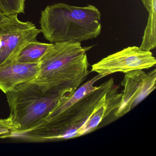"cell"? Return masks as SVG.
<instances>
[{"label":"cell","instance_id":"6da1fadb","mask_svg":"<svg viewBox=\"0 0 156 156\" xmlns=\"http://www.w3.org/2000/svg\"><path fill=\"white\" fill-rule=\"evenodd\" d=\"M89 49L78 42L52 43L39 63V74L32 82L45 91L70 97L91 73L87 55Z\"/></svg>","mask_w":156,"mask_h":156},{"label":"cell","instance_id":"ba28073f","mask_svg":"<svg viewBox=\"0 0 156 156\" xmlns=\"http://www.w3.org/2000/svg\"><path fill=\"white\" fill-rule=\"evenodd\" d=\"M39 63L15 61L0 66V90L5 94L18 85L32 82L39 74Z\"/></svg>","mask_w":156,"mask_h":156},{"label":"cell","instance_id":"52a82bcc","mask_svg":"<svg viewBox=\"0 0 156 156\" xmlns=\"http://www.w3.org/2000/svg\"><path fill=\"white\" fill-rule=\"evenodd\" d=\"M156 83V69L147 73L142 70L125 73L121 83L124 90L115 115L121 117L132 110L155 90Z\"/></svg>","mask_w":156,"mask_h":156},{"label":"cell","instance_id":"9c48e42d","mask_svg":"<svg viewBox=\"0 0 156 156\" xmlns=\"http://www.w3.org/2000/svg\"><path fill=\"white\" fill-rule=\"evenodd\" d=\"M119 87L115 85L107 94L101 104L95 109L85 124L76 132L75 138L94 131L103 119L119 106L122 93L119 94Z\"/></svg>","mask_w":156,"mask_h":156},{"label":"cell","instance_id":"3957f363","mask_svg":"<svg viewBox=\"0 0 156 156\" xmlns=\"http://www.w3.org/2000/svg\"><path fill=\"white\" fill-rule=\"evenodd\" d=\"M115 85L114 79L110 78L54 118L28 131L11 133L9 137L30 142L75 138L77 130L85 124Z\"/></svg>","mask_w":156,"mask_h":156},{"label":"cell","instance_id":"8992f818","mask_svg":"<svg viewBox=\"0 0 156 156\" xmlns=\"http://www.w3.org/2000/svg\"><path fill=\"white\" fill-rule=\"evenodd\" d=\"M156 64V58L151 52L143 51L137 46H129L93 65L91 72L107 76L114 73L148 69Z\"/></svg>","mask_w":156,"mask_h":156},{"label":"cell","instance_id":"5b68a950","mask_svg":"<svg viewBox=\"0 0 156 156\" xmlns=\"http://www.w3.org/2000/svg\"><path fill=\"white\" fill-rule=\"evenodd\" d=\"M18 15H3L0 19V66L16 60L22 50L37 41L41 33L32 22L22 21Z\"/></svg>","mask_w":156,"mask_h":156},{"label":"cell","instance_id":"4fadbf2b","mask_svg":"<svg viewBox=\"0 0 156 156\" xmlns=\"http://www.w3.org/2000/svg\"><path fill=\"white\" fill-rule=\"evenodd\" d=\"M3 14H2V13L1 12H0V19H1L2 17L3 16Z\"/></svg>","mask_w":156,"mask_h":156},{"label":"cell","instance_id":"7a4b0ae2","mask_svg":"<svg viewBox=\"0 0 156 156\" xmlns=\"http://www.w3.org/2000/svg\"><path fill=\"white\" fill-rule=\"evenodd\" d=\"M101 14L93 5L76 7L64 3L47 6L41 12V33L51 43H81L101 33Z\"/></svg>","mask_w":156,"mask_h":156},{"label":"cell","instance_id":"30bf717a","mask_svg":"<svg viewBox=\"0 0 156 156\" xmlns=\"http://www.w3.org/2000/svg\"><path fill=\"white\" fill-rule=\"evenodd\" d=\"M149 13L147 25L139 48L151 51L156 46V0H140Z\"/></svg>","mask_w":156,"mask_h":156},{"label":"cell","instance_id":"8fae6325","mask_svg":"<svg viewBox=\"0 0 156 156\" xmlns=\"http://www.w3.org/2000/svg\"><path fill=\"white\" fill-rule=\"evenodd\" d=\"M52 44L37 41L31 43L22 50L16 61L26 63H39Z\"/></svg>","mask_w":156,"mask_h":156},{"label":"cell","instance_id":"7c38bea8","mask_svg":"<svg viewBox=\"0 0 156 156\" xmlns=\"http://www.w3.org/2000/svg\"><path fill=\"white\" fill-rule=\"evenodd\" d=\"M27 0H0V12L3 15L24 13Z\"/></svg>","mask_w":156,"mask_h":156},{"label":"cell","instance_id":"277c9868","mask_svg":"<svg viewBox=\"0 0 156 156\" xmlns=\"http://www.w3.org/2000/svg\"><path fill=\"white\" fill-rule=\"evenodd\" d=\"M6 94L10 113L3 120L10 133L25 132L41 125L55 108L70 98L45 91L33 82L18 85Z\"/></svg>","mask_w":156,"mask_h":156}]
</instances>
